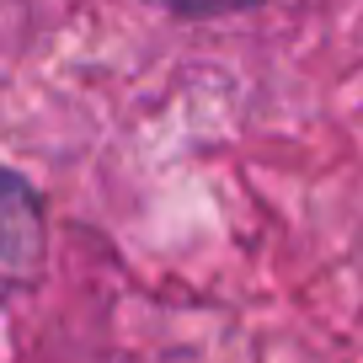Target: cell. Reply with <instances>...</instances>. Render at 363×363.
<instances>
[{
    "mask_svg": "<svg viewBox=\"0 0 363 363\" xmlns=\"http://www.w3.org/2000/svg\"><path fill=\"white\" fill-rule=\"evenodd\" d=\"M48 251V203L22 171L0 166V305L38 284Z\"/></svg>",
    "mask_w": 363,
    "mask_h": 363,
    "instance_id": "cell-1",
    "label": "cell"
},
{
    "mask_svg": "<svg viewBox=\"0 0 363 363\" xmlns=\"http://www.w3.org/2000/svg\"><path fill=\"white\" fill-rule=\"evenodd\" d=\"M155 11L177 16V22H219V16H246L262 0H150Z\"/></svg>",
    "mask_w": 363,
    "mask_h": 363,
    "instance_id": "cell-2",
    "label": "cell"
}]
</instances>
